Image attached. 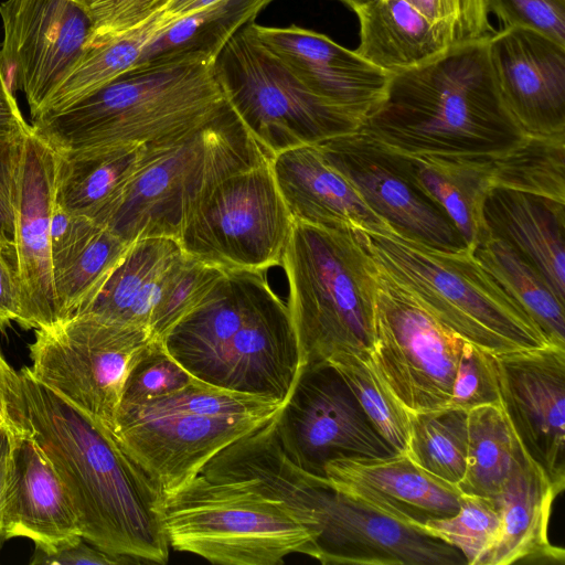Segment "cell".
Here are the masks:
<instances>
[{"mask_svg":"<svg viewBox=\"0 0 565 565\" xmlns=\"http://www.w3.org/2000/svg\"><path fill=\"white\" fill-rule=\"evenodd\" d=\"M21 311V287L14 264L0 249V329L17 322Z\"/></svg>","mask_w":565,"mask_h":565,"instance_id":"obj_47","label":"cell"},{"mask_svg":"<svg viewBox=\"0 0 565 565\" xmlns=\"http://www.w3.org/2000/svg\"><path fill=\"white\" fill-rule=\"evenodd\" d=\"M462 341L377 266L371 355L407 412L447 406Z\"/></svg>","mask_w":565,"mask_h":565,"instance_id":"obj_14","label":"cell"},{"mask_svg":"<svg viewBox=\"0 0 565 565\" xmlns=\"http://www.w3.org/2000/svg\"><path fill=\"white\" fill-rule=\"evenodd\" d=\"M281 406L194 380L147 403L120 406L114 436L164 498L226 447L266 425Z\"/></svg>","mask_w":565,"mask_h":565,"instance_id":"obj_9","label":"cell"},{"mask_svg":"<svg viewBox=\"0 0 565 565\" xmlns=\"http://www.w3.org/2000/svg\"><path fill=\"white\" fill-rule=\"evenodd\" d=\"M355 13L360 43L354 51L388 74L423 65L452 45L450 31L407 0H372Z\"/></svg>","mask_w":565,"mask_h":565,"instance_id":"obj_28","label":"cell"},{"mask_svg":"<svg viewBox=\"0 0 565 565\" xmlns=\"http://www.w3.org/2000/svg\"><path fill=\"white\" fill-rule=\"evenodd\" d=\"M317 146L393 232L441 252L468 248L448 215L414 182L401 152L360 129Z\"/></svg>","mask_w":565,"mask_h":565,"instance_id":"obj_16","label":"cell"},{"mask_svg":"<svg viewBox=\"0 0 565 565\" xmlns=\"http://www.w3.org/2000/svg\"><path fill=\"white\" fill-rule=\"evenodd\" d=\"M483 234L533 266L565 302V203L492 185L481 206Z\"/></svg>","mask_w":565,"mask_h":565,"instance_id":"obj_25","label":"cell"},{"mask_svg":"<svg viewBox=\"0 0 565 565\" xmlns=\"http://www.w3.org/2000/svg\"><path fill=\"white\" fill-rule=\"evenodd\" d=\"M492 185L565 203V132L525 135L493 159Z\"/></svg>","mask_w":565,"mask_h":565,"instance_id":"obj_36","label":"cell"},{"mask_svg":"<svg viewBox=\"0 0 565 565\" xmlns=\"http://www.w3.org/2000/svg\"><path fill=\"white\" fill-rule=\"evenodd\" d=\"M492 73L509 113L525 135L565 132V46L525 28L488 38Z\"/></svg>","mask_w":565,"mask_h":565,"instance_id":"obj_19","label":"cell"},{"mask_svg":"<svg viewBox=\"0 0 565 565\" xmlns=\"http://www.w3.org/2000/svg\"><path fill=\"white\" fill-rule=\"evenodd\" d=\"M224 100L213 62L143 64L30 125L55 151L145 146L202 124Z\"/></svg>","mask_w":565,"mask_h":565,"instance_id":"obj_5","label":"cell"},{"mask_svg":"<svg viewBox=\"0 0 565 565\" xmlns=\"http://www.w3.org/2000/svg\"><path fill=\"white\" fill-rule=\"evenodd\" d=\"M360 130L405 154L498 157L525 134L499 93L488 38L391 74Z\"/></svg>","mask_w":565,"mask_h":565,"instance_id":"obj_2","label":"cell"},{"mask_svg":"<svg viewBox=\"0 0 565 565\" xmlns=\"http://www.w3.org/2000/svg\"><path fill=\"white\" fill-rule=\"evenodd\" d=\"M433 22L448 29L456 36V10L454 0H407Z\"/></svg>","mask_w":565,"mask_h":565,"instance_id":"obj_49","label":"cell"},{"mask_svg":"<svg viewBox=\"0 0 565 565\" xmlns=\"http://www.w3.org/2000/svg\"><path fill=\"white\" fill-rule=\"evenodd\" d=\"M345 3L349 8H351L354 12H356L360 8L365 6L372 0H339Z\"/></svg>","mask_w":565,"mask_h":565,"instance_id":"obj_53","label":"cell"},{"mask_svg":"<svg viewBox=\"0 0 565 565\" xmlns=\"http://www.w3.org/2000/svg\"><path fill=\"white\" fill-rule=\"evenodd\" d=\"M183 253L172 237L146 236L132 241L98 294L77 313L149 330L163 281Z\"/></svg>","mask_w":565,"mask_h":565,"instance_id":"obj_29","label":"cell"},{"mask_svg":"<svg viewBox=\"0 0 565 565\" xmlns=\"http://www.w3.org/2000/svg\"><path fill=\"white\" fill-rule=\"evenodd\" d=\"M9 88L0 60V132H12L29 128Z\"/></svg>","mask_w":565,"mask_h":565,"instance_id":"obj_48","label":"cell"},{"mask_svg":"<svg viewBox=\"0 0 565 565\" xmlns=\"http://www.w3.org/2000/svg\"><path fill=\"white\" fill-rule=\"evenodd\" d=\"M324 477L337 489L417 529L428 521L454 515L462 500L457 486L429 473L401 452L383 458L334 459L326 465Z\"/></svg>","mask_w":565,"mask_h":565,"instance_id":"obj_22","label":"cell"},{"mask_svg":"<svg viewBox=\"0 0 565 565\" xmlns=\"http://www.w3.org/2000/svg\"><path fill=\"white\" fill-rule=\"evenodd\" d=\"M217 0H171L164 12L173 19H179Z\"/></svg>","mask_w":565,"mask_h":565,"instance_id":"obj_52","label":"cell"},{"mask_svg":"<svg viewBox=\"0 0 565 565\" xmlns=\"http://www.w3.org/2000/svg\"><path fill=\"white\" fill-rule=\"evenodd\" d=\"M281 266L301 365L371 351L377 266L355 230L292 220Z\"/></svg>","mask_w":565,"mask_h":565,"instance_id":"obj_6","label":"cell"},{"mask_svg":"<svg viewBox=\"0 0 565 565\" xmlns=\"http://www.w3.org/2000/svg\"><path fill=\"white\" fill-rule=\"evenodd\" d=\"M471 250L547 341L565 348V302L558 299L546 279L503 242L486 234Z\"/></svg>","mask_w":565,"mask_h":565,"instance_id":"obj_33","label":"cell"},{"mask_svg":"<svg viewBox=\"0 0 565 565\" xmlns=\"http://www.w3.org/2000/svg\"><path fill=\"white\" fill-rule=\"evenodd\" d=\"M487 404L500 405L491 353L463 340L451 397L446 407L469 412Z\"/></svg>","mask_w":565,"mask_h":565,"instance_id":"obj_42","label":"cell"},{"mask_svg":"<svg viewBox=\"0 0 565 565\" xmlns=\"http://www.w3.org/2000/svg\"><path fill=\"white\" fill-rule=\"evenodd\" d=\"M402 154L414 182L443 209L472 249L484 233L481 206L495 157Z\"/></svg>","mask_w":565,"mask_h":565,"instance_id":"obj_30","label":"cell"},{"mask_svg":"<svg viewBox=\"0 0 565 565\" xmlns=\"http://www.w3.org/2000/svg\"><path fill=\"white\" fill-rule=\"evenodd\" d=\"M14 372L0 353V427L9 425L8 398Z\"/></svg>","mask_w":565,"mask_h":565,"instance_id":"obj_51","label":"cell"},{"mask_svg":"<svg viewBox=\"0 0 565 565\" xmlns=\"http://www.w3.org/2000/svg\"><path fill=\"white\" fill-rule=\"evenodd\" d=\"M130 244L106 225L82 220L74 236L51 256L57 322L94 299Z\"/></svg>","mask_w":565,"mask_h":565,"instance_id":"obj_31","label":"cell"},{"mask_svg":"<svg viewBox=\"0 0 565 565\" xmlns=\"http://www.w3.org/2000/svg\"><path fill=\"white\" fill-rule=\"evenodd\" d=\"M218 476L285 502L312 533L311 557L322 564H467L457 547L299 469L282 451L273 422L226 448Z\"/></svg>","mask_w":565,"mask_h":565,"instance_id":"obj_3","label":"cell"},{"mask_svg":"<svg viewBox=\"0 0 565 565\" xmlns=\"http://www.w3.org/2000/svg\"><path fill=\"white\" fill-rule=\"evenodd\" d=\"M194 380L167 351L162 341L151 339L128 371L119 407L147 403L179 391Z\"/></svg>","mask_w":565,"mask_h":565,"instance_id":"obj_41","label":"cell"},{"mask_svg":"<svg viewBox=\"0 0 565 565\" xmlns=\"http://www.w3.org/2000/svg\"><path fill=\"white\" fill-rule=\"evenodd\" d=\"M11 450L2 508L6 541L23 536L51 546L82 535L70 497L36 443L10 426Z\"/></svg>","mask_w":565,"mask_h":565,"instance_id":"obj_23","label":"cell"},{"mask_svg":"<svg viewBox=\"0 0 565 565\" xmlns=\"http://www.w3.org/2000/svg\"><path fill=\"white\" fill-rule=\"evenodd\" d=\"M355 231L375 264L461 339L492 354L551 344L470 248L441 252L393 231Z\"/></svg>","mask_w":565,"mask_h":565,"instance_id":"obj_8","label":"cell"},{"mask_svg":"<svg viewBox=\"0 0 565 565\" xmlns=\"http://www.w3.org/2000/svg\"><path fill=\"white\" fill-rule=\"evenodd\" d=\"M269 161L228 177L205 198L178 238L184 253L223 270L281 265L292 217Z\"/></svg>","mask_w":565,"mask_h":565,"instance_id":"obj_13","label":"cell"},{"mask_svg":"<svg viewBox=\"0 0 565 565\" xmlns=\"http://www.w3.org/2000/svg\"><path fill=\"white\" fill-rule=\"evenodd\" d=\"M269 163L292 220L327 227L392 231L328 163L317 145L280 151Z\"/></svg>","mask_w":565,"mask_h":565,"instance_id":"obj_24","label":"cell"},{"mask_svg":"<svg viewBox=\"0 0 565 565\" xmlns=\"http://www.w3.org/2000/svg\"><path fill=\"white\" fill-rule=\"evenodd\" d=\"M250 23L225 44L213 68L225 100L269 158L360 129V118L310 92Z\"/></svg>","mask_w":565,"mask_h":565,"instance_id":"obj_11","label":"cell"},{"mask_svg":"<svg viewBox=\"0 0 565 565\" xmlns=\"http://www.w3.org/2000/svg\"><path fill=\"white\" fill-rule=\"evenodd\" d=\"M500 527L494 499L462 494L459 510L451 516L420 525V530L457 547L469 565H482Z\"/></svg>","mask_w":565,"mask_h":565,"instance_id":"obj_40","label":"cell"},{"mask_svg":"<svg viewBox=\"0 0 565 565\" xmlns=\"http://www.w3.org/2000/svg\"><path fill=\"white\" fill-rule=\"evenodd\" d=\"M71 1L86 13L92 23L89 47L142 25L164 10L171 0Z\"/></svg>","mask_w":565,"mask_h":565,"instance_id":"obj_43","label":"cell"},{"mask_svg":"<svg viewBox=\"0 0 565 565\" xmlns=\"http://www.w3.org/2000/svg\"><path fill=\"white\" fill-rule=\"evenodd\" d=\"M161 514L170 547L213 564L277 565L294 553L312 555L313 535L292 509L245 480L200 473L163 498Z\"/></svg>","mask_w":565,"mask_h":565,"instance_id":"obj_10","label":"cell"},{"mask_svg":"<svg viewBox=\"0 0 565 565\" xmlns=\"http://www.w3.org/2000/svg\"><path fill=\"white\" fill-rule=\"evenodd\" d=\"M162 342L195 380L281 404L301 366L288 307L265 270H225Z\"/></svg>","mask_w":565,"mask_h":565,"instance_id":"obj_4","label":"cell"},{"mask_svg":"<svg viewBox=\"0 0 565 565\" xmlns=\"http://www.w3.org/2000/svg\"><path fill=\"white\" fill-rule=\"evenodd\" d=\"M327 362L341 374L376 430L396 452L404 454L409 429L408 412L382 379L371 351L340 352Z\"/></svg>","mask_w":565,"mask_h":565,"instance_id":"obj_38","label":"cell"},{"mask_svg":"<svg viewBox=\"0 0 565 565\" xmlns=\"http://www.w3.org/2000/svg\"><path fill=\"white\" fill-rule=\"evenodd\" d=\"M2 68L23 92L35 118L84 55L92 35L86 13L71 0H6L0 4Z\"/></svg>","mask_w":565,"mask_h":565,"instance_id":"obj_17","label":"cell"},{"mask_svg":"<svg viewBox=\"0 0 565 565\" xmlns=\"http://www.w3.org/2000/svg\"><path fill=\"white\" fill-rule=\"evenodd\" d=\"M32 565H127L138 561L115 555L86 541L82 535L51 546L36 545L31 556Z\"/></svg>","mask_w":565,"mask_h":565,"instance_id":"obj_46","label":"cell"},{"mask_svg":"<svg viewBox=\"0 0 565 565\" xmlns=\"http://www.w3.org/2000/svg\"><path fill=\"white\" fill-rule=\"evenodd\" d=\"M11 450V429L9 425L0 427V550L6 542L2 532V508L4 500L8 465Z\"/></svg>","mask_w":565,"mask_h":565,"instance_id":"obj_50","label":"cell"},{"mask_svg":"<svg viewBox=\"0 0 565 565\" xmlns=\"http://www.w3.org/2000/svg\"><path fill=\"white\" fill-rule=\"evenodd\" d=\"M521 448L500 405L487 404L470 409L466 468L457 488L466 495L497 498Z\"/></svg>","mask_w":565,"mask_h":565,"instance_id":"obj_34","label":"cell"},{"mask_svg":"<svg viewBox=\"0 0 565 565\" xmlns=\"http://www.w3.org/2000/svg\"><path fill=\"white\" fill-rule=\"evenodd\" d=\"M8 413L9 425L55 469L86 541L139 563L168 562L163 498L111 433L38 382L29 366L13 374Z\"/></svg>","mask_w":565,"mask_h":565,"instance_id":"obj_1","label":"cell"},{"mask_svg":"<svg viewBox=\"0 0 565 565\" xmlns=\"http://www.w3.org/2000/svg\"><path fill=\"white\" fill-rule=\"evenodd\" d=\"M31 129L0 132V249L14 264L15 214L25 139Z\"/></svg>","mask_w":565,"mask_h":565,"instance_id":"obj_44","label":"cell"},{"mask_svg":"<svg viewBox=\"0 0 565 565\" xmlns=\"http://www.w3.org/2000/svg\"><path fill=\"white\" fill-rule=\"evenodd\" d=\"M461 1H469V0H461Z\"/></svg>","mask_w":565,"mask_h":565,"instance_id":"obj_54","label":"cell"},{"mask_svg":"<svg viewBox=\"0 0 565 565\" xmlns=\"http://www.w3.org/2000/svg\"><path fill=\"white\" fill-rule=\"evenodd\" d=\"M140 152L141 146L55 151L54 203L106 225L138 171Z\"/></svg>","mask_w":565,"mask_h":565,"instance_id":"obj_27","label":"cell"},{"mask_svg":"<svg viewBox=\"0 0 565 565\" xmlns=\"http://www.w3.org/2000/svg\"><path fill=\"white\" fill-rule=\"evenodd\" d=\"M174 20L162 10L142 25L87 47L36 117L56 113L134 68L146 45Z\"/></svg>","mask_w":565,"mask_h":565,"instance_id":"obj_35","label":"cell"},{"mask_svg":"<svg viewBox=\"0 0 565 565\" xmlns=\"http://www.w3.org/2000/svg\"><path fill=\"white\" fill-rule=\"evenodd\" d=\"M259 42L313 94L363 119L381 102L391 74L324 34L297 25L250 23Z\"/></svg>","mask_w":565,"mask_h":565,"instance_id":"obj_21","label":"cell"},{"mask_svg":"<svg viewBox=\"0 0 565 565\" xmlns=\"http://www.w3.org/2000/svg\"><path fill=\"white\" fill-rule=\"evenodd\" d=\"M274 426L290 461L317 477L326 478L324 467L334 459L397 454L329 362L300 366Z\"/></svg>","mask_w":565,"mask_h":565,"instance_id":"obj_15","label":"cell"},{"mask_svg":"<svg viewBox=\"0 0 565 565\" xmlns=\"http://www.w3.org/2000/svg\"><path fill=\"white\" fill-rule=\"evenodd\" d=\"M503 28L534 30L565 46V0H483Z\"/></svg>","mask_w":565,"mask_h":565,"instance_id":"obj_45","label":"cell"},{"mask_svg":"<svg viewBox=\"0 0 565 565\" xmlns=\"http://www.w3.org/2000/svg\"><path fill=\"white\" fill-rule=\"evenodd\" d=\"M225 270L186 253L169 270L153 307L149 332L163 341L169 331L195 309Z\"/></svg>","mask_w":565,"mask_h":565,"instance_id":"obj_39","label":"cell"},{"mask_svg":"<svg viewBox=\"0 0 565 565\" xmlns=\"http://www.w3.org/2000/svg\"><path fill=\"white\" fill-rule=\"evenodd\" d=\"M271 0H217L175 19L146 45L136 66L180 60L215 61L225 44Z\"/></svg>","mask_w":565,"mask_h":565,"instance_id":"obj_32","label":"cell"},{"mask_svg":"<svg viewBox=\"0 0 565 565\" xmlns=\"http://www.w3.org/2000/svg\"><path fill=\"white\" fill-rule=\"evenodd\" d=\"M148 329L77 313L35 330L29 366L38 382L114 435L128 371Z\"/></svg>","mask_w":565,"mask_h":565,"instance_id":"obj_12","label":"cell"},{"mask_svg":"<svg viewBox=\"0 0 565 565\" xmlns=\"http://www.w3.org/2000/svg\"><path fill=\"white\" fill-rule=\"evenodd\" d=\"M500 406L527 456L565 487V348L491 353Z\"/></svg>","mask_w":565,"mask_h":565,"instance_id":"obj_18","label":"cell"},{"mask_svg":"<svg viewBox=\"0 0 565 565\" xmlns=\"http://www.w3.org/2000/svg\"><path fill=\"white\" fill-rule=\"evenodd\" d=\"M404 454L437 478L457 486L463 477L468 446V412L444 407L409 413Z\"/></svg>","mask_w":565,"mask_h":565,"instance_id":"obj_37","label":"cell"},{"mask_svg":"<svg viewBox=\"0 0 565 565\" xmlns=\"http://www.w3.org/2000/svg\"><path fill=\"white\" fill-rule=\"evenodd\" d=\"M269 159L224 100L202 124L141 146L138 171L106 226L128 243L146 236L178 241L221 182Z\"/></svg>","mask_w":565,"mask_h":565,"instance_id":"obj_7","label":"cell"},{"mask_svg":"<svg viewBox=\"0 0 565 565\" xmlns=\"http://www.w3.org/2000/svg\"><path fill=\"white\" fill-rule=\"evenodd\" d=\"M558 493L543 470L521 448L500 494L497 537L482 565L516 562L563 563L564 550L548 540V521Z\"/></svg>","mask_w":565,"mask_h":565,"instance_id":"obj_26","label":"cell"},{"mask_svg":"<svg viewBox=\"0 0 565 565\" xmlns=\"http://www.w3.org/2000/svg\"><path fill=\"white\" fill-rule=\"evenodd\" d=\"M55 151L32 128L26 136L15 214L14 267L24 330L58 321L53 287L50 222L54 205Z\"/></svg>","mask_w":565,"mask_h":565,"instance_id":"obj_20","label":"cell"}]
</instances>
